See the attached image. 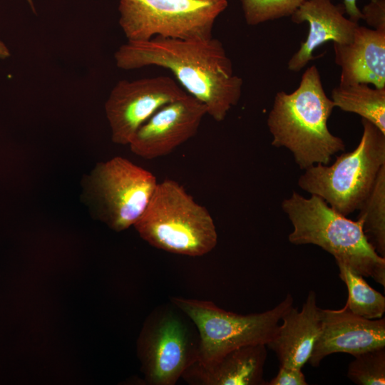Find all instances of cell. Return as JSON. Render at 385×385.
<instances>
[{
	"label": "cell",
	"mask_w": 385,
	"mask_h": 385,
	"mask_svg": "<svg viewBox=\"0 0 385 385\" xmlns=\"http://www.w3.org/2000/svg\"><path fill=\"white\" fill-rule=\"evenodd\" d=\"M345 13L349 15L351 20L359 23L362 19L361 10L356 6V0H343Z\"/></svg>",
	"instance_id": "cell-24"
},
{
	"label": "cell",
	"mask_w": 385,
	"mask_h": 385,
	"mask_svg": "<svg viewBox=\"0 0 385 385\" xmlns=\"http://www.w3.org/2000/svg\"><path fill=\"white\" fill-rule=\"evenodd\" d=\"M302 369L279 366L277 375L267 385H307Z\"/></svg>",
	"instance_id": "cell-23"
},
{
	"label": "cell",
	"mask_w": 385,
	"mask_h": 385,
	"mask_svg": "<svg viewBox=\"0 0 385 385\" xmlns=\"http://www.w3.org/2000/svg\"><path fill=\"white\" fill-rule=\"evenodd\" d=\"M281 321L267 348L276 354L279 366L302 369L319 332L320 308L315 292H309L301 310L293 306Z\"/></svg>",
	"instance_id": "cell-16"
},
{
	"label": "cell",
	"mask_w": 385,
	"mask_h": 385,
	"mask_svg": "<svg viewBox=\"0 0 385 385\" xmlns=\"http://www.w3.org/2000/svg\"><path fill=\"white\" fill-rule=\"evenodd\" d=\"M339 85L372 84L385 88V31L358 25L350 43H334Z\"/></svg>",
	"instance_id": "cell-15"
},
{
	"label": "cell",
	"mask_w": 385,
	"mask_h": 385,
	"mask_svg": "<svg viewBox=\"0 0 385 385\" xmlns=\"http://www.w3.org/2000/svg\"><path fill=\"white\" fill-rule=\"evenodd\" d=\"M205 106L188 93L157 111L137 130L128 144L135 155L146 160L172 153L197 132Z\"/></svg>",
	"instance_id": "cell-11"
},
{
	"label": "cell",
	"mask_w": 385,
	"mask_h": 385,
	"mask_svg": "<svg viewBox=\"0 0 385 385\" xmlns=\"http://www.w3.org/2000/svg\"><path fill=\"white\" fill-rule=\"evenodd\" d=\"M10 56V51L6 44L0 40V59H5Z\"/></svg>",
	"instance_id": "cell-25"
},
{
	"label": "cell",
	"mask_w": 385,
	"mask_h": 385,
	"mask_svg": "<svg viewBox=\"0 0 385 385\" xmlns=\"http://www.w3.org/2000/svg\"><path fill=\"white\" fill-rule=\"evenodd\" d=\"M29 4L31 5V9L34 11V3H33V0H26Z\"/></svg>",
	"instance_id": "cell-26"
},
{
	"label": "cell",
	"mask_w": 385,
	"mask_h": 385,
	"mask_svg": "<svg viewBox=\"0 0 385 385\" xmlns=\"http://www.w3.org/2000/svg\"><path fill=\"white\" fill-rule=\"evenodd\" d=\"M363 132L356 148L342 153L329 165L316 164L298 179L299 187L322 198L346 216L359 209L385 165V133L361 118Z\"/></svg>",
	"instance_id": "cell-5"
},
{
	"label": "cell",
	"mask_w": 385,
	"mask_h": 385,
	"mask_svg": "<svg viewBox=\"0 0 385 385\" xmlns=\"http://www.w3.org/2000/svg\"><path fill=\"white\" fill-rule=\"evenodd\" d=\"M339 277L347 288L345 306L353 314L359 317L376 319L385 313V297L372 288L364 277L349 266L336 262Z\"/></svg>",
	"instance_id": "cell-18"
},
{
	"label": "cell",
	"mask_w": 385,
	"mask_h": 385,
	"mask_svg": "<svg viewBox=\"0 0 385 385\" xmlns=\"http://www.w3.org/2000/svg\"><path fill=\"white\" fill-rule=\"evenodd\" d=\"M116 66L124 70L158 66L171 71L185 92L202 102L207 114L222 121L237 106L242 79L234 73L222 43L208 39L154 37L127 41L114 54Z\"/></svg>",
	"instance_id": "cell-1"
},
{
	"label": "cell",
	"mask_w": 385,
	"mask_h": 385,
	"mask_svg": "<svg viewBox=\"0 0 385 385\" xmlns=\"http://www.w3.org/2000/svg\"><path fill=\"white\" fill-rule=\"evenodd\" d=\"M343 4L332 0H305L290 16L294 23L309 24L307 38L291 57L288 68L299 72L313 60L314 51L328 41L339 44L350 43L359 23L346 18Z\"/></svg>",
	"instance_id": "cell-13"
},
{
	"label": "cell",
	"mask_w": 385,
	"mask_h": 385,
	"mask_svg": "<svg viewBox=\"0 0 385 385\" xmlns=\"http://www.w3.org/2000/svg\"><path fill=\"white\" fill-rule=\"evenodd\" d=\"M227 6V0H120L119 24L128 41L208 39Z\"/></svg>",
	"instance_id": "cell-9"
},
{
	"label": "cell",
	"mask_w": 385,
	"mask_h": 385,
	"mask_svg": "<svg viewBox=\"0 0 385 385\" xmlns=\"http://www.w3.org/2000/svg\"><path fill=\"white\" fill-rule=\"evenodd\" d=\"M361 12L367 25L373 29L385 31V0H370Z\"/></svg>",
	"instance_id": "cell-22"
},
{
	"label": "cell",
	"mask_w": 385,
	"mask_h": 385,
	"mask_svg": "<svg viewBox=\"0 0 385 385\" xmlns=\"http://www.w3.org/2000/svg\"><path fill=\"white\" fill-rule=\"evenodd\" d=\"M282 209L293 227L288 235L290 243L319 246L335 262L385 287V257L369 242L359 221L339 213L315 195L307 198L293 192L283 200Z\"/></svg>",
	"instance_id": "cell-3"
},
{
	"label": "cell",
	"mask_w": 385,
	"mask_h": 385,
	"mask_svg": "<svg viewBox=\"0 0 385 385\" xmlns=\"http://www.w3.org/2000/svg\"><path fill=\"white\" fill-rule=\"evenodd\" d=\"M170 300L190 317L197 329V360L202 361L242 346L266 345L274 336L282 317L294 306L290 294L274 307L249 314L226 311L211 301L182 297H173Z\"/></svg>",
	"instance_id": "cell-7"
},
{
	"label": "cell",
	"mask_w": 385,
	"mask_h": 385,
	"mask_svg": "<svg viewBox=\"0 0 385 385\" xmlns=\"http://www.w3.org/2000/svg\"><path fill=\"white\" fill-rule=\"evenodd\" d=\"M133 227L150 245L173 254L202 256L217 242L216 227L208 210L173 180L158 183Z\"/></svg>",
	"instance_id": "cell-4"
},
{
	"label": "cell",
	"mask_w": 385,
	"mask_h": 385,
	"mask_svg": "<svg viewBox=\"0 0 385 385\" xmlns=\"http://www.w3.org/2000/svg\"><path fill=\"white\" fill-rule=\"evenodd\" d=\"M335 107L354 113L385 133V88H371L366 83L339 85L332 91Z\"/></svg>",
	"instance_id": "cell-17"
},
{
	"label": "cell",
	"mask_w": 385,
	"mask_h": 385,
	"mask_svg": "<svg viewBox=\"0 0 385 385\" xmlns=\"http://www.w3.org/2000/svg\"><path fill=\"white\" fill-rule=\"evenodd\" d=\"M334 107L317 67H309L297 89L289 93L279 91L274 96L267 118L272 145L288 149L301 170L328 165L334 155L345 150L343 140L327 126Z\"/></svg>",
	"instance_id": "cell-2"
},
{
	"label": "cell",
	"mask_w": 385,
	"mask_h": 385,
	"mask_svg": "<svg viewBox=\"0 0 385 385\" xmlns=\"http://www.w3.org/2000/svg\"><path fill=\"white\" fill-rule=\"evenodd\" d=\"M347 377L357 385L385 384V346L369 349L353 356Z\"/></svg>",
	"instance_id": "cell-20"
},
{
	"label": "cell",
	"mask_w": 385,
	"mask_h": 385,
	"mask_svg": "<svg viewBox=\"0 0 385 385\" xmlns=\"http://www.w3.org/2000/svg\"><path fill=\"white\" fill-rule=\"evenodd\" d=\"M249 26L290 16L305 0H240Z\"/></svg>",
	"instance_id": "cell-21"
},
{
	"label": "cell",
	"mask_w": 385,
	"mask_h": 385,
	"mask_svg": "<svg viewBox=\"0 0 385 385\" xmlns=\"http://www.w3.org/2000/svg\"><path fill=\"white\" fill-rule=\"evenodd\" d=\"M186 93L166 76L120 81L105 103L112 141L128 145L139 128L157 111Z\"/></svg>",
	"instance_id": "cell-10"
},
{
	"label": "cell",
	"mask_w": 385,
	"mask_h": 385,
	"mask_svg": "<svg viewBox=\"0 0 385 385\" xmlns=\"http://www.w3.org/2000/svg\"><path fill=\"white\" fill-rule=\"evenodd\" d=\"M158 183L151 172L117 156L96 164L83 182V195L97 219L121 232L141 217Z\"/></svg>",
	"instance_id": "cell-8"
},
{
	"label": "cell",
	"mask_w": 385,
	"mask_h": 385,
	"mask_svg": "<svg viewBox=\"0 0 385 385\" xmlns=\"http://www.w3.org/2000/svg\"><path fill=\"white\" fill-rule=\"evenodd\" d=\"M385 346V319H369L339 309L320 308V328L308 360L317 367L327 356L346 353L352 356Z\"/></svg>",
	"instance_id": "cell-12"
},
{
	"label": "cell",
	"mask_w": 385,
	"mask_h": 385,
	"mask_svg": "<svg viewBox=\"0 0 385 385\" xmlns=\"http://www.w3.org/2000/svg\"><path fill=\"white\" fill-rule=\"evenodd\" d=\"M195 324L171 302L155 307L137 340V354L149 385H175L199 356Z\"/></svg>",
	"instance_id": "cell-6"
},
{
	"label": "cell",
	"mask_w": 385,
	"mask_h": 385,
	"mask_svg": "<svg viewBox=\"0 0 385 385\" xmlns=\"http://www.w3.org/2000/svg\"><path fill=\"white\" fill-rule=\"evenodd\" d=\"M267 346L250 344L207 361L197 360L182 377L190 385H266Z\"/></svg>",
	"instance_id": "cell-14"
},
{
	"label": "cell",
	"mask_w": 385,
	"mask_h": 385,
	"mask_svg": "<svg viewBox=\"0 0 385 385\" xmlns=\"http://www.w3.org/2000/svg\"><path fill=\"white\" fill-rule=\"evenodd\" d=\"M359 210L356 220L361 223L367 240L379 255L385 257V165Z\"/></svg>",
	"instance_id": "cell-19"
}]
</instances>
